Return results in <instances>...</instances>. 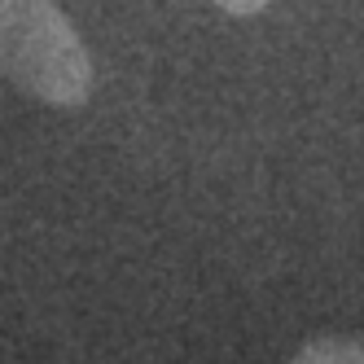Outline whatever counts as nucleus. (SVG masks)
<instances>
[{
	"mask_svg": "<svg viewBox=\"0 0 364 364\" xmlns=\"http://www.w3.org/2000/svg\"><path fill=\"white\" fill-rule=\"evenodd\" d=\"M0 80L53 110L88 101L92 58L58 0H0Z\"/></svg>",
	"mask_w": 364,
	"mask_h": 364,
	"instance_id": "1",
	"label": "nucleus"
},
{
	"mask_svg": "<svg viewBox=\"0 0 364 364\" xmlns=\"http://www.w3.org/2000/svg\"><path fill=\"white\" fill-rule=\"evenodd\" d=\"M290 364H364V343H351V338H311L294 351Z\"/></svg>",
	"mask_w": 364,
	"mask_h": 364,
	"instance_id": "2",
	"label": "nucleus"
},
{
	"mask_svg": "<svg viewBox=\"0 0 364 364\" xmlns=\"http://www.w3.org/2000/svg\"><path fill=\"white\" fill-rule=\"evenodd\" d=\"M211 5H220L228 18H259L272 0H211Z\"/></svg>",
	"mask_w": 364,
	"mask_h": 364,
	"instance_id": "3",
	"label": "nucleus"
}]
</instances>
